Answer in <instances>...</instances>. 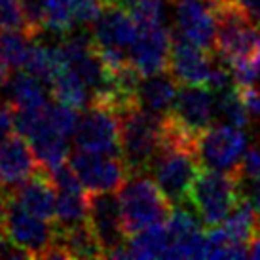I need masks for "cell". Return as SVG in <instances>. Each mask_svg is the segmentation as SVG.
Masks as SVG:
<instances>
[{"label":"cell","mask_w":260,"mask_h":260,"mask_svg":"<svg viewBox=\"0 0 260 260\" xmlns=\"http://www.w3.org/2000/svg\"><path fill=\"white\" fill-rule=\"evenodd\" d=\"M166 226L171 241L169 258H203L205 234L200 228L196 211L192 213L182 205H177Z\"/></svg>","instance_id":"14"},{"label":"cell","mask_w":260,"mask_h":260,"mask_svg":"<svg viewBox=\"0 0 260 260\" xmlns=\"http://www.w3.org/2000/svg\"><path fill=\"white\" fill-rule=\"evenodd\" d=\"M238 171L241 179H258L260 177V141L247 148Z\"/></svg>","instance_id":"25"},{"label":"cell","mask_w":260,"mask_h":260,"mask_svg":"<svg viewBox=\"0 0 260 260\" xmlns=\"http://www.w3.org/2000/svg\"><path fill=\"white\" fill-rule=\"evenodd\" d=\"M4 30H25L27 32L23 0H0V32Z\"/></svg>","instance_id":"24"},{"label":"cell","mask_w":260,"mask_h":260,"mask_svg":"<svg viewBox=\"0 0 260 260\" xmlns=\"http://www.w3.org/2000/svg\"><path fill=\"white\" fill-rule=\"evenodd\" d=\"M55 243L65 251L69 258H103L105 256L89 224L57 230Z\"/></svg>","instance_id":"20"},{"label":"cell","mask_w":260,"mask_h":260,"mask_svg":"<svg viewBox=\"0 0 260 260\" xmlns=\"http://www.w3.org/2000/svg\"><path fill=\"white\" fill-rule=\"evenodd\" d=\"M8 76H10V65H8L6 57L2 53V46H0V86L6 82Z\"/></svg>","instance_id":"31"},{"label":"cell","mask_w":260,"mask_h":260,"mask_svg":"<svg viewBox=\"0 0 260 260\" xmlns=\"http://www.w3.org/2000/svg\"><path fill=\"white\" fill-rule=\"evenodd\" d=\"M179 91V80L171 73L143 76L137 86V103L152 114L166 116L173 110Z\"/></svg>","instance_id":"17"},{"label":"cell","mask_w":260,"mask_h":260,"mask_svg":"<svg viewBox=\"0 0 260 260\" xmlns=\"http://www.w3.org/2000/svg\"><path fill=\"white\" fill-rule=\"evenodd\" d=\"M239 89H241V87H239ZM241 93H243V99H245L247 109H249L251 116L260 118V87L258 86L243 87V89H241Z\"/></svg>","instance_id":"29"},{"label":"cell","mask_w":260,"mask_h":260,"mask_svg":"<svg viewBox=\"0 0 260 260\" xmlns=\"http://www.w3.org/2000/svg\"><path fill=\"white\" fill-rule=\"evenodd\" d=\"M171 114L200 135L217 122V93L205 86H184L177 95Z\"/></svg>","instance_id":"13"},{"label":"cell","mask_w":260,"mask_h":260,"mask_svg":"<svg viewBox=\"0 0 260 260\" xmlns=\"http://www.w3.org/2000/svg\"><path fill=\"white\" fill-rule=\"evenodd\" d=\"M30 258V254L27 251H23L21 247H17L14 241L4 236L0 239V260H23Z\"/></svg>","instance_id":"27"},{"label":"cell","mask_w":260,"mask_h":260,"mask_svg":"<svg viewBox=\"0 0 260 260\" xmlns=\"http://www.w3.org/2000/svg\"><path fill=\"white\" fill-rule=\"evenodd\" d=\"M258 141H260V133H258Z\"/></svg>","instance_id":"36"},{"label":"cell","mask_w":260,"mask_h":260,"mask_svg":"<svg viewBox=\"0 0 260 260\" xmlns=\"http://www.w3.org/2000/svg\"><path fill=\"white\" fill-rule=\"evenodd\" d=\"M51 220L40 218L21 207L12 196L6 194V217L4 234L10 241L30 254V258H44L55 243L57 228H51Z\"/></svg>","instance_id":"5"},{"label":"cell","mask_w":260,"mask_h":260,"mask_svg":"<svg viewBox=\"0 0 260 260\" xmlns=\"http://www.w3.org/2000/svg\"><path fill=\"white\" fill-rule=\"evenodd\" d=\"M118 200L129 238L152 226L167 222L173 213V203L161 192L154 177L146 173L129 175L118 190Z\"/></svg>","instance_id":"1"},{"label":"cell","mask_w":260,"mask_h":260,"mask_svg":"<svg viewBox=\"0 0 260 260\" xmlns=\"http://www.w3.org/2000/svg\"><path fill=\"white\" fill-rule=\"evenodd\" d=\"M217 57H211V51L203 50L196 44L173 35L169 71L182 86H205L209 87L211 74L215 71Z\"/></svg>","instance_id":"12"},{"label":"cell","mask_w":260,"mask_h":260,"mask_svg":"<svg viewBox=\"0 0 260 260\" xmlns=\"http://www.w3.org/2000/svg\"><path fill=\"white\" fill-rule=\"evenodd\" d=\"M6 194L12 196L21 207H25L37 217L46 218V220L55 218V186L48 171L44 169L17 188L8 190Z\"/></svg>","instance_id":"16"},{"label":"cell","mask_w":260,"mask_h":260,"mask_svg":"<svg viewBox=\"0 0 260 260\" xmlns=\"http://www.w3.org/2000/svg\"><path fill=\"white\" fill-rule=\"evenodd\" d=\"M15 129L14 123V110L8 107L6 103L0 101V141L6 139Z\"/></svg>","instance_id":"28"},{"label":"cell","mask_w":260,"mask_h":260,"mask_svg":"<svg viewBox=\"0 0 260 260\" xmlns=\"http://www.w3.org/2000/svg\"><path fill=\"white\" fill-rule=\"evenodd\" d=\"M78 181L86 192H118L129 177V169L120 154L89 152L76 148L69 158Z\"/></svg>","instance_id":"6"},{"label":"cell","mask_w":260,"mask_h":260,"mask_svg":"<svg viewBox=\"0 0 260 260\" xmlns=\"http://www.w3.org/2000/svg\"><path fill=\"white\" fill-rule=\"evenodd\" d=\"M50 91L55 101L65 103V105L74 107L78 110L87 109L89 103H91V97H93L86 82L76 73H73L71 69H67L63 65L59 67L57 74L50 82Z\"/></svg>","instance_id":"18"},{"label":"cell","mask_w":260,"mask_h":260,"mask_svg":"<svg viewBox=\"0 0 260 260\" xmlns=\"http://www.w3.org/2000/svg\"><path fill=\"white\" fill-rule=\"evenodd\" d=\"M173 32L164 25L139 27V37L129 51L131 65L143 76L166 73L171 59Z\"/></svg>","instance_id":"10"},{"label":"cell","mask_w":260,"mask_h":260,"mask_svg":"<svg viewBox=\"0 0 260 260\" xmlns=\"http://www.w3.org/2000/svg\"><path fill=\"white\" fill-rule=\"evenodd\" d=\"M175 35L215 51L217 4L213 0H175Z\"/></svg>","instance_id":"9"},{"label":"cell","mask_w":260,"mask_h":260,"mask_svg":"<svg viewBox=\"0 0 260 260\" xmlns=\"http://www.w3.org/2000/svg\"><path fill=\"white\" fill-rule=\"evenodd\" d=\"M249 148L245 127L215 122L198 137L200 161L215 171H238L241 159Z\"/></svg>","instance_id":"4"},{"label":"cell","mask_w":260,"mask_h":260,"mask_svg":"<svg viewBox=\"0 0 260 260\" xmlns=\"http://www.w3.org/2000/svg\"><path fill=\"white\" fill-rule=\"evenodd\" d=\"M87 224L99 241L105 256L114 258L118 251L127 245L129 236L125 232L118 192H89Z\"/></svg>","instance_id":"7"},{"label":"cell","mask_w":260,"mask_h":260,"mask_svg":"<svg viewBox=\"0 0 260 260\" xmlns=\"http://www.w3.org/2000/svg\"><path fill=\"white\" fill-rule=\"evenodd\" d=\"M220 226L234 243L249 247L260 230V217L253 207V203L241 196L239 203Z\"/></svg>","instance_id":"19"},{"label":"cell","mask_w":260,"mask_h":260,"mask_svg":"<svg viewBox=\"0 0 260 260\" xmlns=\"http://www.w3.org/2000/svg\"><path fill=\"white\" fill-rule=\"evenodd\" d=\"M241 196L253 203L260 217V177L258 179H241Z\"/></svg>","instance_id":"26"},{"label":"cell","mask_w":260,"mask_h":260,"mask_svg":"<svg viewBox=\"0 0 260 260\" xmlns=\"http://www.w3.org/2000/svg\"><path fill=\"white\" fill-rule=\"evenodd\" d=\"M234 2L243 8L254 21L260 23V0H234Z\"/></svg>","instance_id":"30"},{"label":"cell","mask_w":260,"mask_h":260,"mask_svg":"<svg viewBox=\"0 0 260 260\" xmlns=\"http://www.w3.org/2000/svg\"><path fill=\"white\" fill-rule=\"evenodd\" d=\"M35 40L37 38L27 35L25 30H4V32H0L2 53H4L10 69L23 71V67H25L30 55V50L35 46Z\"/></svg>","instance_id":"22"},{"label":"cell","mask_w":260,"mask_h":260,"mask_svg":"<svg viewBox=\"0 0 260 260\" xmlns=\"http://www.w3.org/2000/svg\"><path fill=\"white\" fill-rule=\"evenodd\" d=\"M0 186H2V184H0Z\"/></svg>","instance_id":"37"},{"label":"cell","mask_w":260,"mask_h":260,"mask_svg":"<svg viewBox=\"0 0 260 260\" xmlns=\"http://www.w3.org/2000/svg\"><path fill=\"white\" fill-rule=\"evenodd\" d=\"M241 200L239 171L202 169L196 177L188 203L207 228L222 224Z\"/></svg>","instance_id":"2"},{"label":"cell","mask_w":260,"mask_h":260,"mask_svg":"<svg viewBox=\"0 0 260 260\" xmlns=\"http://www.w3.org/2000/svg\"><path fill=\"white\" fill-rule=\"evenodd\" d=\"M50 86L27 71L10 74L0 86V99L14 112L19 110H38L50 103Z\"/></svg>","instance_id":"15"},{"label":"cell","mask_w":260,"mask_h":260,"mask_svg":"<svg viewBox=\"0 0 260 260\" xmlns=\"http://www.w3.org/2000/svg\"><path fill=\"white\" fill-rule=\"evenodd\" d=\"M213 2H215V4H218V2H220V0H213Z\"/></svg>","instance_id":"35"},{"label":"cell","mask_w":260,"mask_h":260,"mask_svg":"<svg viewBox=\"0 0 260 260\" xmlns=\"http://www.w3.org/2000/svg\"><path fill=\"white\" fill-rule=\"evenodd\" d=\"M215 93H217V122L247 127L251 120V112L247 109L241 89L236 84H232Z\"/></svg>","instance_id":"21"},{"label":"cell","mask_w":260,"mask_h":260,"mask_svg":"<svg viewBox=\"0 0 260 260\" xmlns=\"http://www.w3.org/2000/svg\"><path fill=\"white\" fill-rule=\"evenodd\" d=\"M249 258H260V230L249 245Z\"/></svg>","instance_id":"32"},{"label":"cell","mask_w":260,"mask_h":260,"mask_svg":"<svg viewBox=\"0 0 260 260\" xmlns=\"http://www.w3.org/2000/svg\"><path fill=\"white\" fill-rule=\"evenodd\" d=\"M4 217H6V194H0V239L4 238Z\"/></svg>","instance_id":"33"},{"label":"cell","mask_w":260,"mask_h":260,"mask_svg":"<svg viewBox=\"0 0 260 260\" xmlns=\"http://www.w3.org/2000/svg\"><path fill=\"white\" fill-rule=\"evenodd\" d=\"M74 143L80 150L120 154V116L105 105L89 103L80 116Z\"/></svg>","instance_id":"8"},{"label":"cell","mask_w":260,"mask_h":260,"mask_svg":"<svg viewBox=\"0 0 260 260\" xmlns=\"http://www.w3.org/2000/svg\"><path fill=\"white\" fill-rule=\"evenodd\" d=\"M127 12L139 27L164 25L167 14V0H135L127 8Z\"/></svg>","instance_id":"23"},{"label":"cell","mask_w":260,"mask_h":260,"mask_svg":"<svg viewBox=\"0 0 260 260\" xmlns=\"http://www.w3.org/2000/svg\"><path fill=\"white\" fill-rule=\"evenodd\" d=\"M164 116L135 107L120 116V156L133 173H146L161 145Z\"/></svg>","instance_id":"3"},{"label":"cell","mask_w":260,"mask_h":260,"mask_svg":"<svg viewBox=\"0 0 260 260\" xmlns=\"http://www.w3.org/2000/svg\"><path fill=\"white\" fill-rule=\"evenodd\" d=\"M38 171H42V166L21 133L15 131L0 141V184L6 192L29 181Z\"/></svg>","instance_id":"11"},{"label":"cell","mask_w":260,"mask_h":260,"mask_svg":"<svg viewBox=\"0 0 260 260\" xmlns=\"http://www.w3.org/2000/svg\"><path fill=\"white\" fill-rule=\"evenodd\" d=\"M103 2H105V4H110V2H112V0H103Z\"/></svg>","instance_id":"34"}]
</instances>
